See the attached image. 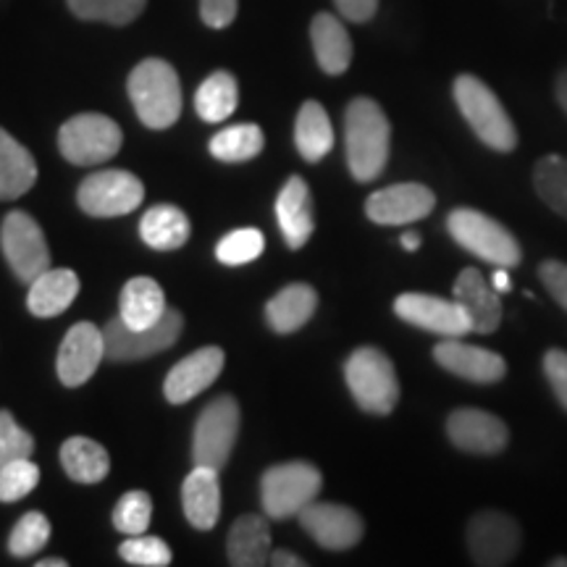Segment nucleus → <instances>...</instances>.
<instances>
[{"instance_id": "obj_1", "label": "nucleus", "mask_w": 567, "mask_h": 567, "mask_svg": "<svg viewBox=\"0 0 567 567\" xmlns=\"http://www.w3.org/2000/svg\"><path fill=\"white\" fill-rule=\"evenodd\" d=\"M347 166L358 182H373L386 168L392 126L371 97H354L344 111Z\"/></svg>"}, {"instance_id": "obj_2", "label": "nucleus", "mask_w": 567, "mask_h": 567, "mask_svg": "<svg viewBox=\"0 0 567 567\" xmlns=\"http://www.w3.org/2000/svg\"><path fill=\"white\" fill-rule=\"evenodd\" d=\"M140 122L151 130H168L182 113V84L172 63L147 59L134 66L126 82Z\"/></svg>"}, {"instance_id": "obj_3", "label": "nucleus", "mask_w": 567, "mask_h": 567, "mask_svg": "<svg viewBox=\"0 0 567 567\" xmlns=\"http://www.w3.org/2000/svg\"><path fill=\"white\" fill-rule=\"evenodd\" d=\"M455 103L463 118L476 132V137L496 153H513L517 147V130L507 116L505 105L486 82L473 74H460L455 80Z\"/></svg>"}, {"instance_id": "obj_4", "label": "nucleus", "mask_w": 567, "mask_h": 567, "mask_svg": "<svg viewBox=\"0 0 567 567\" xmlns=\"http://www.w3.org/2000/svg\"><path fill=\"white\" fill-rule=\"evenodd\" d=\"M347 386L365 413L389 415L400 402V381L394 363L379 347H360L344 363Z\"/></svg>"}, {"instance_id": "obj_5", "label": "nucleus", "mask_w": 567, "mask_h": 567, "mask_svg": "<svg viewBox=\"0 0 567 567\" xmlns=\"http://www.w3.org/2000/svg\"><path fill=\"white\" fill-rule=\"evenodd\" d=\"M446 229L452 239L476 258L496 268H515L523 252L517 239L499 221L473 208H457L446 216Z\"/></svg>"}, {"instance_id": "obj_6", "label": "nucleus", "mask_w": 567, "mask_h": 567, "mask_svg": "<svg viewBox=\"0 0 567 567\" xmlns=\"http://www.w3.org/2000/svg\"><path fill=\"white\" fill-rule=\"evenodd\" d=\"M321 486V471L310 463L297 460V463L268 467L264 481H260V499H264L266 515L274 520L300 515L310 502H316Z\"/></svg>"}, {"instance_id": "obj_7", "label": "nucleus", "mask_w": 567, "mask_h": 567, "mask_svg": "<svg viewBox=\"0 0 567 567\" xmlns=\"http://www.w3.org/2000/svg\"><path fill=\"white\" fill-rule=\"evenodd\" d=\"M124 134L113 118L103 113H80L69 118L59 132L61 155L76 166H95L122 151Z\"/></svg>"}, {"instance_id": "obj_8", "label": "nucleus", "mask_w": 567, "mask_h": 567, "mask_svg": "<svg viewBox=\"0 0 567 567\" xmlns=\"http://www.w3.org/2000/svg\"><path fill=\"white\" fill-rule=\"evenodd\" d=\"M239 436V405L234 396H216L208 408L203 410L195 423L193 439V460L195 465L213 467L221 473L229 463L234 444Z\"/></svg>"}, {"instance_id": "obj_9", "label": "nucleus", "mask_w": 567, "mask_h": 567, "mask_svg": "<svg viewBox=\"0 0 567 567\" xmlns=\"http://www.w3.org/2000/svg\"><path fill=\"white\" fill-rule=\"evenodd\" d=\"M184 329L182 313L168 308L166 316L158 323L147 329H130L122 318H113L103 329L105 334V358L113 363H132V360L153 358L163 350H168Z\"/></svg>"}, {"instance_id": "obj_10", "label": "nucleus", "mask_w": 567, "mask_h": 567, "mask_svg": "<svg viewBox=\"0 0 567 567\" xmlns=\"http://www.w3.org/2000/svg\"><path fill=\"white\" fill-rule=\"evenodd\" d=\"M0 247L6 260L19 281L32 284L40 274L51 268V250H48L45 234L30 213L11 210L0 226Z\"/></svg>"}, {"instance_id": "obj_11", "label": "nucleus", "mask_w": 567, "mask_h": 567, "mask_svg": "<svg viewBox=\"0 0 567 567\" xmlns=\"http://www.w3.org/2000/svg\"><path fill=\"white\" fill-rule=\"evenodd\" d=\"M467 551L481 567L509 565L520 549V528L507 513L484 509L467 523Z\"/></svg>"}, {"instance_id": "obj_12", "label": "nucleus", "mask_w": 567, "mask_h": 567, "mask_svg": "<svg viewBox=\"0 0 567 567\" xmlns=\"http://www.w3.org/2000/svg\"><path fill=\"white\" fill-rule=\"evenodd\" d=\"M145 187L130 172H97L82 182L76 200L87 216L116 218L137 210Z\"/></svg>"}, {"instance_id": "obj_13", "label": "nucleus", "mask_w": 567, "mask_h": 567, "mask_svg": "<svg viewBox=\"0 0 567 567\" xmlns=\"http://www.w3.org/2000/svg\"><path fill=\"white\" fill-rule=\"evenodd\" d=\"M394 313L410 326H417V329L431 331V334L444 339H460L473 331L471 318H467L463 305L457 300H442V297L434 295H400L394 300Z\"/></svg>"}, {"instance_id": "obj_14", "label": "nucleus", "mask_w": 567, "mask_h": 567, "mask_svg": "<svg viewBox=\"0 0 567 567\" xmlns=\"http://www.w3.org/2000/svg\"><path fill=\"white\" fill-rule=\"evenodd\" d=\"M302 528L316 538L318 547L331 551L352 549L363 538V520L354 509L334 502H310L300 515Z\"/></svg>"}, {"instance_id": "obj_15", "label": "nucleus", "mask_w": 567, "mask_h": 567, "mask_svg": "<svg viewBox=\"0 0 567 567\" xmlns=\"http://www.w3.org/2000/svg\"><path fill=\"white\" fill-rule=\"evenodd\" d=\"M436 205V195L425 184L405 182L379 189L365 200V213L373 224L402 226L421 221Z\"/></svg>"}, {"instance_id": "obj_16", "label": "nucleus", "mask_w": 567, "mask_h": 567, "mask_svg": "<svg viewBox=\"0 0 567 567\" xmlns=\"http://www.w3.org/2000/svg\"><path fill=\"white\" fill-rule=\"evenodd\" d=\"M446 436L471 455H499L509 442L507 423L478 408H460L446 417Z\"/></svg>"}, {"instance_id": "obj_17", "label": "nucleus", "mask_w": 567, "mask_h": 567, "mask_svg": "<svg viewBox=\"0 0 567 567\" xmlns=\"http://www.w3.org/2000/svg\"><path fill=\"white\" fill-rule=\"evenodd\" d=\"M105 358V334L95 323L82 321L71 326L69 334L63 337L59 350V379L63 386H82L97 371Z\"/></svg>"}, {"instance_id": "obj_18", "label": "nucleus", "mask_w": 567, "mask_h": 567, "mask_svg": "<svg viewBox=\"0 0 567 567\" xmlns=\"http://www.w3.org/2000/svg\"><path fill=\"white\" fill-rule=\"evenodd\" d=\"M434 360L444 371L471 381V384H496L507 375V363L502 354L486 347L465 344L460 339H444L434 347Z\"/></svg>"}, {"instance_id": "obj_19", "label": "nucleus", "mask_w": 567, "mask_h": 567, "mask_svg": "<svg viewBox=\"0 0 567 567\" xmlns=\"http://www.w3.org/2000/svg\"><path fill=\"white\" fill-rule=\"evenodd\" d=\"M224 363L226 354L221 347H203V350L187 354L166 375V384H163L166 400L172 405H184V402L195 400L221 375Z\"/></svg>"}, {"instance_id": "obj_20", "label": "nucleus", "mask_w": 567, "mask_h": 567, "mask_svg": "<svg viewBox=\"0 0 567 567\" xmlns=\"http://www.w3.org/2000/svg\"><path fill=\"white\" fill-rule=\"evenodd\" d=\"M455 300L463 305V310L471 318V326L476 334H494L496 326L502 323V300L494 284L484 279L478 268H465L455 279Z\"/></svg>"}, {"instance_id": "obj_21", "label": "nucleus", "mask_w": 567, "mask_h": 567, "mask_svg": "<svg viewBox=\"0 0 567 567\" xmlns=\"http://www.w3.org/2000/svg\"><path fill=\"white\" fill-rule=\"evenodd\" d=\"M276 221L292 250H300L313 237V197H310V187L302 176H292L284 184L279 200H276Z\"/></svg>"}, {"instance_id": "obj_22", "label": "nucleus", "mask_w": 567, "mask_h": 567, "mask_svg": "<svg viewBox=\"0 0 567 567\" xmlns=\"http://www.w3.org/2000/svg\"><path fill=\"white\" fill-rule=\"evenodd\" d=\"M184 515L197 530H210L221 515V484L218 471L205 465H195L182 486Z\"/></svg>"}, {"instance_id": "obj_23", "label": "nucleus", "mask_w": 567, "mask_h": 567, "mask_svg": "<svg viewBox=\"0 0 567 567\" xmlns=\"http://www.w3.org/2000/svg\"><path fill=\"white\" fill-rule=\"evenodd\" d=\"M80 295V276L69 268H48L30 284L27 308L38 318H55L66 313Z\"/></svg>"}, {"instance_id": "obj_24", "label": "nucleus", "mask_w": 567, "mask_h": 567, "mask_svg": "<svg viewBox=\"0 0 567 567\" xmlns=\"http://www.w3.org/2000/svg\"><path fill=\"white\" fill-rule=\"evenodd\" d=\"M229 563L234 567H260L271 563V528L264 515H245L229 530Z\"/></svg>"}, {"instance_id": "obj_25", "label": "nucleus", "mask_w": 567, "mask_h": 567, "mask_svg": "<svg viewBox=\"0 0 567 567\" xmlns=\"http://www.w3.org/2000/svg\"><path fill=\"white\" fill-rule=\"evenodd\" d=\"M310 38H313V51L326 74L339 76L350 69L352 63V40L342 21L331 13H318L310 24Z\"/></svg>"}, {"instance_id": "obj_26", "label": "nucleus", "mask_w": 567, "mask_h": 567, "mask_svg": "<svg viewBox=\"0 0 567 567\" xmlns=\"http://www.w3.org/2000/svg\"><path fill=\"white\" fill-rule=\"evenodd\" d=\"M38 182V163L21 142L0 130V200H17Z\"/></svg>"}, {"instance_id": "obj_27", "label": "nucleus", "mask_w": 567, "mask_h": 567, "mask_svg": "<svg viewBox=\"0 0 567 567\" xmlns=\"http://www.w3.org/2000/svg\"><path fill=\"white\" fill-rule=\"evenodd\" d=\"M166 295H163L158 281L147 279V276H137V279L126 281L118 318L130 329H147V326L158 323L166 316Z\"/></svg>"}, {"instance_id": "obj_28", "label": "nucleus", "mask_w": 567, "mask_h": 567, "mask_svg": "<svg viewBox=\"0 0 567 567\" xmlns=\"http://www.w3.org/2000/svg\"><path fill=\"white\" fill-rule=\"evenodd\" d=\"M316 305L318 295L313 287H308V284H289L266 305V318L274 331L292 334V331L302 329L313 318Z\"/></svg>"}, {"instance_id": "obj_29", "label": "nucleus", "mask_w": 567, "mask_h": 567, "mask_svg": "<svg viewBox=\"0 0 567 567\" xmlns=\"http://www.w3.org/2000/svg\"><path fill=\"white\" fill-rule=\"evenodd\" d=\"M61 465L76 484H101L111 471V457L103 444L87 436H71L61 446Z\"/></svg>"}, {"instance_id": "obj_30", "label": "nucleus", "mask_w": 567, "mask_h": 567, "mask_svg": "<svg viewBox=\"0 0 567 567\" xmlns=\"http://www.w3.org/2000/svg\"><path fill=\"white\" fill-rule=\"evenodd\" d=\"M295 145L305 161L318 163L334 147V126L329 122V113L321 103H302L295 124Z\"/></svg>"}, {"instance_id": "obj_31", "label": "nucleus", "mask_w": 567, "mask_h": 567, "mask_svg": "<svg viewBox=\"0 0 567 567\" xmlns=\"http://www.w3.org/2000/svg\"><path fill=\"white\" fill-rule=\"evenodd\" d=\"M140 234L153 250H176L189 239V218L176 205H155L142 216Z\"/></svg>"}, {"instance_id": "obj_32", "label": "nucleus", "mask_w": 567, "mask_h": 567, "mask_svg": "<svg viewBox=\"0 0 567 567\" xmlns=\"http://www.w3.org/2000/svg\"><path fill=\"white\" fill-rule=\"evenodd\" d=\"M239 87L229 71H216L200 84L195 95L197 116L208 124H221L237 111Z\"/></svg>"}, {"instance_id": "obj_33", "label": "nucleus", "mask_w": 567, "mask_h": 567, "mask_svg": "<svg viewBox=\"0 0 567 567\" xmlns=\"http://www.w3.org/2000/svg\"><path fill=\"white\" fill-rule=\"evenodd\" d=\"M266 145L264 132L260 126L255 124H237V126H226L210 140V155L213 158L224 161V163H245L260 155Z\"/></svg>"}, {"instance_id": "obj_34", "label": "nucleus", "mask_w": 567, "mask_h": 567, "mask_svg": "<svg viewBox=\"0 0 567 567\" xmlns=\"http://www.w3.org/2000/svg\"><path fill=\"white\" fill-rule=\"evenodd\" d=\"M536 195L567 221V158L544 155L534 168Z\"/></svg>"}, {"instance_id": "obj_35", "label": "nucleus", "mask_w": 567, "mask_h": 567, "mask_svg": "<svg viewBox=\"0 0 567 567\" xmlns=\"http://www.w3.org/2000/svg\"><path fill=\"white\" fill-rule=\"evenodd\" d=\"M147 0H69L74 17L124 27L145 11Z\"/></svg>"}, {"instance_id": "obj_36", "label": "nucleus", "mask_w": 567, "mask_h": 567, "mask_svg": "<svg viewBox=\"0 0 567 567\" xmlns=\"http://www.w3.org/2000/svg\"><path fill=\"white\" fill-rule=\"evenodd\" d=\"M51 542V523L42 513H27L13 526L9 536V551L13 557H32Z\"/></svg>"}, {"instance_id": "obj_37", "label": "nucleus", "mask_w": 567, "mask_h": 567, "mask_svg": "<svg viewBox=\"0 0 567 567\" xmlns=\"http://www.w3.org/2000/svg\"><path fill=\"white\" fill-rule=\"evenodd\" d=\"M153 499L147 492H126L113 509V526L124 536H140L151 526Z\"/></svg>"}, {"instance_id": "obj_38", "label": "nucleus", "mask_w": 567, "mask_h": 567, "mask_svg": "<svg viewBox=\"0 0 567 567\" xmlns=\"http://www.w3.org/2000/svg\"><path fill=\"white\" fill-rule=\"evenodd\" d=\"M264 247L266 239L258 229H237L226 234L221 243H218L216 258L221 260L224 266H245L252 264L255 258H260V255H264Z\"/></svg>"}, {"instance_id": "obj_39", "label": "nucleus", "mask_w": 567, "mask_h": 567, "mask_svg": "<svg viewBox=\"0 0 567 567\" xmlns=\"http://www.w3.org/2000/svg\"><path fill=\"white\" fill-rule=\"evenodd\" d=\"M40 484V467L32 457L13 460V463L0 467V502H19L34 492Z\"/></svg>"}, {"instance_id": "obj_40", "label": "nucleus", "mask_w": 567, "mask_h": 567, "mask_svg": "<svg viewBox=\"0 0 567 567\" xmlns=\"http://www.w3.org/2000/svg\"><path fill=\"white\" fill-rule=\"evenodd\" d=\"M118 555H122L130 565L140 567L172 565V549H168V544L158 536H130L122 547H118Z\"/></svg>"}, {"instance_id": "obj_41", "label": "nucleus", "mask_w": 567, "mask_h": 567, "mask_svg": "<svg viewBox=\"0 0 567 567\" xmlns=\"http://www.w3.org/2000/svg\"><path fill=\"white\" fill-rule=\"evenodd\" d=\"M34 439L13 421L9 410H0V467L13 463V460L32 457Z\"/></svg>"}, {"instance_id": "obj_42", "label": "nucleus", "mask_w": 567, "mask_h": 567, "mask_svg": "<svg viewBox=\"0 0 567 567\" xmlns=\"http://www.w3.org/2000/svg\"><path fill=\"white\" fill-rule=\"evenodd\" d=\"M544 375H547L551 392H555L557 402L567 410V352L565 350H549L544 354Z\"/></svg>"}, {"instance_id": "obj_43", "label": "nucleus", "mask_w": 567, "mask_h": 567, "mask_svg": "<svg viewBox=\"0 0 567 567\" xmlns=\"http://www.w3.org/2000/svg\"><path fill=\"white\" fill-rule=\"evenodd\" d=\"M538 279L547 287L551 300L567 310V264H563V260H544L538 266Z\"/></svg>"}, {"instance_id": "obj_44", "label": "nucleus", "mask_w": 567, "mask_h": 567, "mask_svg": "<svg viewBox=\"0 0 567 567\" xmlns=\"http://www.w3.org/2000/svg\"><path fill=\"white\" fill-rule=\"evenodd\" d=\"M237 17V0H200V19L210 30H224Z\"/></svg>"}, {"instance_id": "obj_45", "label": "nucleus", "mask_w": 567, "mask_h": 567, "mask_svg": "<svg viewBox=\"0 0 567 567\" xmlns=\"http://www.w3.org/2000/svg\"><path fill=\"white\" fill-rule=\"evenodd\" d=\"M334 3L344 19L358 21V24L373 19L375 9H379V0H334Z\"/></svg>"}, {"instance_id": "obj_46", "label": "nucleus", "mask_w": 567, "mask_h": 567, "mask_svg": "<svg viewBox=\"0 0 567 567\" xmlns=\"http://www.w3.org/2000/svg\"><path fill=\"white\" fill-rule=\"evenodd\" d=\"M271 565L274 567H305V559H300L292 551H271Z\"/></svg>"}, {"instance_id": "obj_47", "label": "nucleus", "mask_w": 567, "mask_h": 567, "mask_svg": "<svg viewBox=\"0 0 567 567\" xmlns=\"http://www.w3.org/2000/svg\"><path fill=\"white\" fill-rule=\"evenodd\" d=\"M555 95H557V103L559 109H563L567 113V69L563 71V74L557 76V87H555Z\"/></svg>"}, {"instance_id": "obj_48", "label": "nucleus", "mask_w": 567, "mask_h": 567, "mask_svg": "<svg viewBox=\"0 0 567 567\" xmlns=\"http://www.w3.org/2000/svg\"><path fill=\"white\" fill-rule=\"evenodd\" d=\"M494 289L496 292H509V276L505 268H496L494 271Z\"/></svg>"}, {"instance_id": "obj_49", "label": "nucleus", "mask_w": 567, "mask_h": 567, "mask_svg": "<svg viewBox=\"0 0 567 567\" xmlns=\"http://www.w3.org/2000/svg\"><path fill=\"white\" fill-rule=\"evenodd\" d=\"M400 243H402V247H405L408 252H415L417 247H421V234H415V231H405V234H402Z\"/></svg>"}, {"instance_id": "obj_50", "label": "nucleus", "mask_w": 567, "mask_h": 567, "mask_svg": "<svg viewBox=\"0 0 567 567\" xmlns=\"http://www.w3.org/2000/svg\"><path fill=\"white\" fill-rule=\"evenodd\" d=\"M69 563L66 559H59V557H53V559H40L38 563V567H66Z\"/></svg>"}, {"instance_id": "obj_51", "label": "nucleus", "mask_w": 567, "mask_h": 567, "mask_svg": "<svg viewBox=\"0 0 567 567\" xmlns=\"http://www.w3.org/2000/svg\"><path fill=\"white\" fill-rule=\"evenodd\" d=\"M551 567H567V559H555V563H551Z\"/></svg>"}]
</instances>
